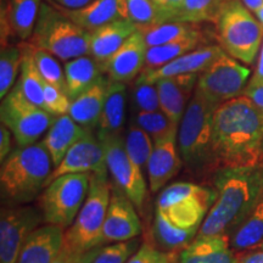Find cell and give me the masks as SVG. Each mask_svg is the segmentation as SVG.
Returning <instances> with one entry per match:
<instances>
[{
	"label": "cell",
	"mask_w": 263,
	"mask_h": 263,
	"mask_svg": "<svg viewBox=\"0 0 263 263\" xmlns=\"http://www.w3.org/2000/svg\"><path fill=\"white\" fill-rule=\"evenodd\" d=\"M213 171L263 164V110L241 94L213 115Z\"/></svg>",
	"instance_id": "cell-1"
},
{
	"label": "cell",
	"mask_w": 263,
	"mask_h": 263,
	"mask_svg": "<svg viewBox=\"0 0 263 263\" xmlns=\"http://www.w3.org/2000/svg\"><path fill=\"white\" fill-rule=\"evenodd\" d=\"M213 186L216 201L200 227L199 236L230 235L238 228L263 194V164L216 171Z\"/></svg>",
	"instance_id": "cell-2"
},
{
	"label": "cell",
	"mask_w": 263,
	"mask_h": 263,
	"mask_svg": "<svg viewBox=\"0 0 263 263\" xmlns=\"http://www.w3.org/2000/svg\"><path fill=\"white\" fill-rule=\"evenodd\" d=\"M51 157L44 144L17 147L0 170L2 197L10 205L27 203L39 195L51 173Z\"/></svg>",
	"instance_id": "cell-3"
},
{
	"label": "cell",
	"mask_w": 263,
	"mask_h": 263,
	"mask_svg": "<svg viewBox=\"0 0 263 263\" xmlns=\"http://www.w3.org/2000/svg\"><path fill=\"white\" fill-rule=\"evenodd\" d=\"M217 107L218 105L195 90L179 123V154L186 171L192 174L203 176L213 171L212 127Z\"/></svg>",
	"instance_id": "cell-4"
},
{
	"label": "cell",
	"mask_w": 263,
	"mask_h": 263,
	"mask_svg": "<svg viewBox=\"0 0 263 263\" xmlns=\"http://www.w3.org/2000/svg\"><path fill=\"white\" fill-rule=\"evenodd\" d=\"M108 171L90 174L87 199L76 217L73 224L64 233L62 246L77 252L89 251L104 245L103 229L110 203L112 185L108 182Z\"/></svg>",
	"instance_id": "cell-5"
},
{
	"label": "cell",
	"mask_w": 263,
	"mask_h": 263,
	"mask_svg": "<svg viewBox=\"0 0 263 263\" xmlns=\"http://www.w3.org/2000/svg\"><path fill=\"white\" fill-rule=\"evenodd\" d=\"M90 37L61 11L42 4L31 43L66 62L90 54Z\"/></svg>",
	"instance_id": "cell-6"
},
{
	"label": "cell",
	"mask_w": 263,
	"mask_h": 263,
	"mask_svg": "<svg viewBox=\"0 0 263 263\" xmlns=\"http://www.w3.org/2000/svg\"><path fill=\"white\" fill-rule=\"evenodd\" d=\"M216 197L215 186L176 182L161 190L156 210L179 228L200 229Z\"/></svg>",
	"instance_id": "cell-7"
},
{
	"label": "cell",
	"mask_w": 263,
	"mask_h": 263,
	"mask_svg": "<svg viewBox=\"0 0 263 263\" xmlns=\"http://www.w3.org/2000/svg\"><path fill=\"white\" fill-rule=\"evenodd\" d=\"M223 50L235 60L251 65L262 47L263 25L239 2H227L217 18Z\"/></svg>",
	"instance_id": "cell-8"
},
{
	"label": "cell",
	"mask_w": 263,
	"mask_h": 263,
	"mask_svg": "<svg viewBox=\"0 0 263 263\" xmlns=\"http://www.w3.org/2000/svg\"><path fill=\"white\" fill-rule=\"evenodd\" d=\"M90 174H65L45 186L38 197V209L47 224L62 229L73 224L89 192Z\"/></svg>",
	"instance_id": "cell-9"
},
{
	"label": "cell",
	"mask_w": 263,
	"mask_h": 263,
	"mask_svg": "<svg viewBox=\"0 0 263 263\" xmlns=\"http://www.w3.org/2000/svg\"><path fill=\"white\" fill-rule=\"evenodd\" d=\"M2 123L11 130L17 146H29L47 133L55 117L25 97L17 84L3 99Z\"/></svg>",
	"instance_id": "cell-10"
},
{
	"label": "cell",
	"mask_w": 263,
	"mask_h": 263,
	"mask_svg": "<svg viewBox=\"0 0 263 263\" xmlns=\"http://www.w3.org/2000/svg\"><path fill=\"white\" fill-rule=\"evenodd\" d=\"M251 71L223 54L199 74L195 90L215 105L239 97L246 88Z\"/></svg>",
	"instance_id": "cell-11"
},
{
	"label": "cell",
	"mask_w": 263,
	"mask_h": 263,
	"mask_svg": "<svg viewBox=\"0 0 263 263\" xmlns=\"http://www.w3.org/2000/svg\"><path fill=\"white\" fill-rule=\"evenodd\" d=\"M44 222L41 210L33 206L11 205L0 216V263H15L28 235Z\"/></svg>",
	"instance_id": "cell-12"
},
{
	"label": "cell",
	"mask_w": 263,
	"mask_h": 263,
	"mask_svg": "<svg viewBox=\"0 0 263 263\" xmlns=\"http://www.w3.org/2000/svg\"><path fill=\"white\" fill-rule=\"evenodd\" d=\"M106 157L107 171L118 186L132 200L136 207H144L147 197L146 183L141 170L128 156L124 139L121 136L101 141Z\"/></svg>",
	"instance_id": "cell-13"
},
{
	"label": "cell",
	"mask_w": 263,
	"mask_h": 263,
	"mask_svg": "<svg viewBox=\"0 0 263 263\" xmlns=\"http://www.w3.org/2000/svg\"><path fill=\"white\" fill-rule=\"evenodd\" d=\"M106 170V157L103 144L97 136H94L93 130H88L84 137L70 147L61 162L54 167L44 184V188L52 180L65 174L103 172Z\"/></svg>",
	"instance_id": "cell-14"
},
{
	"label": "cell",
	"mask_w": 263,
	"mask_h": 263,
	"mask_svg": "<svg viewBox=\"0 0 263 263\" xmlns=\"http://www.w3.org/2000/svg\"><path fill=\"white\" fill-rule=\"evenodd\" d=\"M140 233L141 222L136 205L122 190L114 185L103 229L104 245L134 239Z\"/></svg>",
	"instance_id": "cell-15"
},
{
	"label": "cell",
	"mask_w": 263,
	"mask_h": 263,
	"mask_svg": "<svg viewBox=\"0 0 263 263\" xmlns=\"http://www.w3.org/2000/svg\"><path fill=\"white\" fill-rule=\"evenodd\" d=\"M224 52L226 51L219 45H205V47L196 48L182 57L174 59L173 61L162 67L156 68V70L141 71L136 82L137 83H156L161 78L172 77V76L201 73Z\"/></svg>",
	"instance_id": "cell-16"
},
{
	"label": "cell",
	"mask_w": 263,
	"mask_h": 263,
	"mask_svg": "<svg viewBox=\"0 0 263 263\" xmlns=\"http://www.w3.org/2000/svg\"><path fill=\"white\" fill-rule=\"evenodd\" d=\"M200 73H185L161 78L156 82L161 111L177 126L184 116L195 91Z\"/></svg>",
	"instance_id": "cell-17"
},
{
	"label": "cell",
	"mask_w": 263,
	"mask_h": 263,
	"mask_svg": "<svg viewBox=\"0 0 263 263\" xmlns=\"http://www.w3.org/2000/svg\"><path fill=\"white\" fill-rule=\"evenodd\" d=\"M147 45L140 31L130 35L107 62L108 80L128 83L139 76L145 66Z\"/></svg>",
	"instance_id": "cell-18"
},
{
	"label": "cell",
	"mask_w": 263,
	"mask_h": 263,
	"mask_svg": "<svg viewBox=\"0 0 263 263\" xmlns=\"http://www.w3.org/2000/svg\"><path fill=\"white\" fill-rule=\"evenodd\" d=\"M182 166L183 160L177 147V133L154 144V150L146 166L151 192L157 193L162 190L166 184L179 173Z\"/></svg>",
	"instance_id": "cell-19"
},
{
	"label": "cell",
	"mask_w": 263,
	"mask_h": 263,
	"mask_svg": "<svg viewBox=\"0 0 263 263\" xmlns=\"http://www.w3.org/2000/svg\"><path fill=\"white\" fill-rule=\"evenodd\" d=\"M41 5V0H9L2 15V47L10 35L24 42L32 37Z\"/></svg>",
	"instance_id": "cell-20"
},
{
	"label": "cell",
	"mask_w": 263,
	"mask_h": 263,
	"mask_svg": "<svg viewBox=\"0 0 263 263\" xmlns=\"http://www.w3.org/2000/svg\"><path fill=\"white\" fill-rule=\"evenodd\" d=\"M229 235L199 236L178 254L177 263H238Z\"/></svg>",
	"instance_id": "cell-21"
},
{
	"label": "cell",
	"mask_w": 263,
	"mask_h": 263,
	"mask_svg": "<svg viewBox=\"0 0 263 263\" xmlns=\"http://www.w3.org/2000/svg\"><path fill=\"white\" fill-rule=\"evenodd\" d=\"M64 233L58 226L38 227L28 235L15 263H52L62 248Z\"/></svg>",
	"instance_id": "cell-22"
},
{
	"label": "cell",
	"mask_w": 263,
	"mask_h": 263,
	"mask_svg": "<svg viewBox=\"0 0 263 263\" xmlns=\"http://www.w3.org/2000/svg\"><path fill=\"white\" fill-rule=\"evenodd\" d=\"M59 9L71 21L89 32L118 20H129L126 0H94L81 9Z\"/></svg>",
	"instance_id": "cell-23"
},
{
	"label": "cell",
	"mask_w": 263,
	"mask_h": 263,
	"mask_svg": "<svg viewBox=\"0 0 263 263\" xmlns=\"http://www.w3.org/2000/svg\"><path fill=\"white\" fill-rule=\"evenodd\" d=\"M137 31V25L130 20H118L91 32L90 55L101 71H105L108 60Z\"/></svg>",
	"instance_id": "cell-24"
},
{
	"label": "cell",
	"mask_w": 263,
	"mask_h": 263,
	"mask_svg": "<svg viewBox=\"0 0 263 263\" xmlns=\"http://www.w3.org/2000/svg\"><path fill=\"white\" fill-rule=\"evenodd\" d=\"M127 87L122 82H108L106 99L97 128V137L104 141L111 137L121 136L124 120H126Z\"/></svg>",
	"instance_id": "cell-25"
},
{
	"label": "cell",
	"mask_w": 263,
	"mask_h": 263,
	"mask_svg": "<svg viewBox=\"0 0 263 263\" xmlns=\"http://www.w3.org/2000/svg\"><path fill=\"white\" fill-rule=\"evenodd\" d=\"M88 130L90 129H85L84 127L80 126L68 114L55 117L44 139L42 140L51 157L54 167L61 162L70 147L84 137Z\"/></svg>",
	"instance_id": "cell-26"
},
{
	"label": "cell",
	"mask_w": 263,
	"mask_h": 263,
	"mask_svg": "<svg viewBox=\"0 0 263 263\" xmlns=\"http://www.w3.org/2000/svg\"><path fill=\"white\" fill-rule=\"evenodd\" d=\"M110 80L101 77L93 87L73 99L68 115L85 129L94 130L98 128L106 99Z\"/></svg>",
	"instance_id": "cell-27"
},
{
	"label": "cell",
	"mask_w": 263,
	"mask_h": 263,
	"mask_svg": "<svg viewBox=\"0 0 263 263\" xmlns=\"http://www.w3.org/2000/svg\"><path fill=\"white\" fill-rule=\"evenodd\" d=\"M199 229H183L174 226L159 210L155 211L150 244L166 252L179 254L196 238Z\"/></svg>",
	"instance_id": "cell-28"
},
{
	"label": "cell",
	"mask_w": 263,
	"mask_h": 263,
	"mask_svg": "<svg viewBox=\"0 0 263 263\" xmlns=\"http://www.w3.org/2000/svg\"><path fill=\"white\" fill-rule=\"evenodd\" d=\"M100 66L93 58L80 57L65 62L66 94L73 100L89 89L103 76Z\"/></svg>",
	"instance_id": "cell-29"
},
{
	"label": "cell",
	"mask_w": 263,
	"mask_h": 263,
	"mask_svg": "<svg viewBox=\"0 0 263 263\" xmlns=\"http://www.w3.org/2000/svg\"><path fill=\"white\" fill-rule=\"evenodd\" d=\"M22 49V64L20 70V78L17 81L18 88L31 103L44 108V85L41 72L35 65L32 52V43H21Z\"/></svg>",
	"instance_id": "cell-30"
},
{
	"label": "cell",
	"mask_w": 263,
	"mask_h": 263,
	"mask_svg": "<svg viewBox=\"0 0 263 263\" xmlns=\"http://www.w3.org/2000/svg\"><path fill=\"white\" fill-rule=\"evenodd\" d=\"M230 246L235 252L252 250L263 240V194L232 234Z\"/></svg>",
	"instance_id": "cell-31"
},
{
	"label": "cell",
	"mask_w": 263,
	"mask_h": 263,
	"mask_svg": "<svg viewBox=\"0 0 263 263\" xmlns=\"http://www.w3.org/2000/svg\"><path fill=\"white\" fill-rule=\"evenodd\" d=\"M138 31L143 34L147 48L188 38H202L201 31L196 27L195 24L182 21L162 22V24L139 28Z\"/></svg>",
	"instance_id": "cell-32"
},
{
	"label": "cell",
	"mask_w": 263,
	"mask_h": 263,
	"mask_svg": "<svg viewBox=\"0 0 263 263\" xmlns=\"http://www.w3.org/2000/svg\"><path fill=\"white\" fill-rule=\"evenodd\" d=\"M201 42L202 38H188L147 48L145 66H144L143 71L156 70V68L162 67L168 62L173 61L174 59L196 49Z\"/></svg>",
	"instance_id": "cell-33"
},
{
	"label": "cell",
	"mask_w": 263,
	"mask_h": 263,
	"mask_svg": "<svg viewBox=\"0 0 263 263\" xmlns=\"http://www.w3.org/2000/svg\"><path fill=\"white\" fill-rule=\"evenodd\" d=\"M134 123L149 134L154 144L166 139L171 134L178 133L179 126L174 124L162 111H139L137 112Z\"/></svg>",
	"instance_id": "cell-34"
},
{
	"label": "cell",
	"mask_w": 263,
	"mask_h": 263,
	"mask_svg": "<svg viewBox=\"0 0 263 263\" xmlns=\"http://www.w3.org/2000/svg\"><path fill=\"white\" fill-rule=\"evenodd\" d=\"M227 0H184L179 21L189 24L217 22Z\"/></svg>",
	"instance_id": "cell-35"
},
{
	"label": "cell",
	"mask_w": 263,
	"mask_h": 263,
	"mask_svg": "<svg viewBox=\"0 0 263 263\" xmlns=\"http://www.w3.org/2000/svg\"><path fill=\"white\" fill-rule=\"evenodd\" d=\"M153 143L154 141L151 140L149 134L136 123L132 124L127 130L126 139H124L127 154L140 170H146L147 162L154 150Z\"/></svg>",
	"instance_id": "cell-36"
},
{
	"label": "cell",
	"mask_w": 263,
	"mask_h": 263,
	"mask_svg": "<svg viewBox=\"0 0 263 263\" xmlns=\"http://www.w3.org/2000/svg\"><path fill=\"white\" fill-rule=\"evenodd\" d=\"M22 64L20 45H4L0 52V98L4 99L12 89Z\"/></svg>",
	"instance_id": "cell-37"
},
{
	"label": "cell",
	"mask_w": 263,
	"mask_h": 263,
	"mask_svg": "<svg viewBox=\"0 0 263 263\" xmlns=\"http://www.w3.org/2000/svg\"><path fill=\"white\" fill-rule=\"evenodd\" d=\"M32 52L43 80L47 83L54 85L66 93V77L65 71L57 60V57L50 52L32 44Z\"/></svg>",
	"instance_id": "cell-38"
},
{
	"label": "cell",
	"mask_w": 263,
	"mask_h": 263,
	"mask_svg": "<svg viewBox=\"0 0 263 263\" xmlns=\"http://www.w3.org/2000/svg\"><path fill=\"white\" fill-rule=\"evenodd\" d=\"M128 18L138 29L162 24L161 12L153 0H126Z\"/></svg>",
	"instance_id": "cell-39"
},
{
	"label": "cell",
	"mask_w": 263,
	"mask_h": 263,
	"mask_svg": "<svg viewBox=\"0 0 263 263\" xmlns=\"http://www.w3.org/2000/svg\"><path fill=\"white\" fill-rule=\"evenodd\" d=\"M139 249V240L137 238L126 241L112 242L111 245L101 246L100 251L91 263H126Z\"/></svg>",
	"instance_id": "cell-40"
},
{
	"label": "cell",
	"mask_w": 263,
	"mask_h": 263,
	"mask_svg": "<svg viewBox=\"0 0 263 263\" xmlns=\"http://www.w3.org/2000/svg\"><path fill=\"white\" fill-rule=\"evenodd\" d=\"M133 104L137 111L161 110L159 91L155 83H137L133 88Z\"/></svg>",
	"instance_id": "cell-41"
},
{
	"label": "cell",
	"mask_w": 263,
	"mask_h": 263,
	"mask_svg": "<svg viewBox=\"0 0 263 263\" xmlns=\"http://www.w3.org/2000/svg\"><path fill=\"white\" fill-rule=\"evenodd\" d=\"M177 261L178 254L176 252L162 251L153 244L144 242L126 263H177Z\"/></svg>",
	"instance_id": "cell-42"
},
{
	"label": "cell",
	"mask_w": 263,
	"mask_h": 263,
	"mask_svg": "<svg viewBox=\"0 0 263 263\" xmlns=\"http://www.w3.org/2000/svg\"><path fill=\"white\" fill-rule=\"evenodd\" d=\"M72 100L64 90L45 82L44 85V104L45 110L54 117L68 114Z\"/></svg>",
	"instance_id": "cell-43"
},
{
	"label": "cell",
	"mask_w": 263,
	"mask_h": 263,
	"mask_svg": "<svg viewBox=\"0 0 263 263\" xmlns=\"http://www.w3.org/2000/svg\"><path fill=\"white\" fill-rule=\"evenodd\" d=\"M154 3L160 10L162 22L179 21L184 0H155Z\"/></svg>",
	"instance_id": "cell-44"
},
{
	"label": "cell",
	"mask_w": 263,
	"mask_h": 263,
	"mask_svg": "<svg viewBox=\"0 0 263 263\" xmlns=\"http://www.w3.org/2000/svg\"><path fill=\"white\" fill-rule=\"evenodd\" d=\"M11 130L2 123L0 126V161L2 163L11 154Z\"/></svg>",
	"instance_id": "cell-45"
},
{
	"label": "cell",
	"mask_w": 263,
	"mask_h": 263,
	"mask_svg": "<svg viewBox=\"0 0 263 263\" xmlns=\"http://www.w3.org/2000/svg\"><path fill=\"white\" fill-rule=\"evenodd\" d=\"M242 94L251 99L261 110H263V83L256 87H246Z\"/></svg>",
	"instance_id": "cell-46"
},
{
	"label": "cell",
	"mask_w": 263,
	"mask_h": 263,
	"mask_svg": "<svg viewBox=\"0 0 263 263\" xmlns=\"http://www.w3.org/2000/svg\"><path fill=\"white\" fill-rule=\"evenodd\" d=\"M261 83H263V43H262L261 50H259L258 62H257V66H256V70L246 87H256V85Z\"/></svg>",
	"instance_id": "cell-47"
},
{
	"label": "cell",
	"mask_w": 263,
	"mask_h": 263,
	"mask_svg": "<svg viewBox=\"0 0 263 263\" xmlns=\"http://www.w3.org/2000/svg\"><path fill=\"white\" fill-rule=\"evenodd\" d=\"M238 263H263V250L256 249V251L240 255Z\"/></svg>",
	"instance_id": "cell-48"
},
{
	"label": "cell",
	"mask_w": 263,
	"mask_h": 263,
	"mask_svg": "<svg viewBox=\"0 0 263 263\" xmlns=\"http://www.w3.org/2000/svg\"><path fill=\"white\" fill-rule=\"evenodd\" d=\"M52 2L57 3L60 8L76 10V9L84 8V6L90 4V3L94 2V0H52Z\"/></svg>",
	"instance_id": "cell-49"
},
{
	"label": "cell",
	"mask_w": 263,
	"mask_h": 263,
	"mask_svg": "<svg viewBox=\"0 0 263 263\" xmlns=\"http://www.w3.org/2000/svg\"><path fill=\"white\" fill-rule=\"evenodd\" d=\"M242 4L248 8L250 11H256L263 5V0H241Z\"/></svg>",
	"instance_id": "cell-50"
},
{
	"label": "cell",
	"mask_w": 263,
	"mask_h": 263,
	"mask_svg": "<svg viewBox=\"0 0 263 263\" xmlns=\"http://www.w3.org/2000/svg\"><path fill=\"white\" fill-rule=\"evenodd\" d=\"M255 15H256V17H257V20L259 22H261V24L263 25V5L261 6V8L259 9H257L255 11Z\"/></svg>",
	"instance_id": "cell-51"
},
{
	"label": "cell",
	"mask_w": 263,
	"mask_h": 263,
	"mask_svg": "<svg viewBox=\"0 0 263 263\" xmlns=\"http://www.w3.org/2000/svg\"><path fill=\"white\" fill-rule=\"evenodd\" d=\"M255 249H259V250H263V240H262V241L261 242H259V244L257 245V246H256V248Z\"/></svg>",
	"instance_id": "cell-52"
},
{
	"label": "cell",
	"mask_w": 263,
	"mask_h": 263,
	"mask_svg": "<svg viewBox=\"0 0 263 263\" xmlns=\"http://www.w3.org/2000/svg\"><path fill=\"white\" fill-rule=\"evenodd\" d=\"M153 2H155V0H153Z\"/></svg>",
	"instance_id": "cell-53"
}]
</instances>
